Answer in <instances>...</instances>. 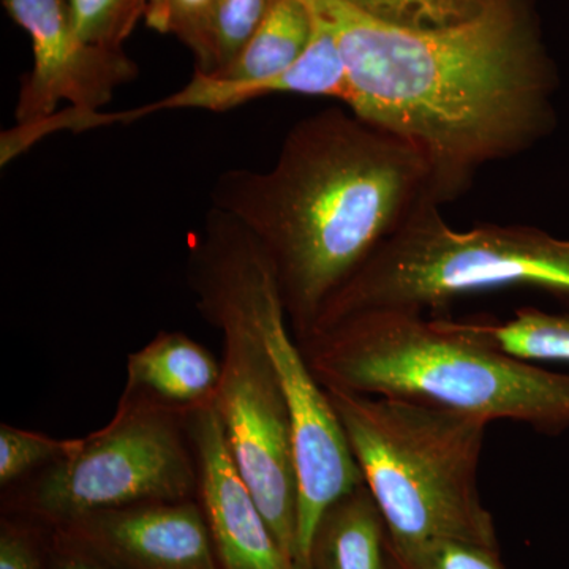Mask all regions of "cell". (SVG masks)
I'll return each mask as SVG.
<instances>
[{
  "label": "cell",
  "instance_id": "22",
  "mask_svg": "<svg viewBox=\"0 0 569 569\" xmlns=\"http://www.w3.org/2000/svg\"><path fill=\"white\" fill-rule=\"evenodd\" d=\"M33 520L3 519L0 527V569H47L48 537Z\"/></svg>",
  "mask_w": 569,
  "mask_h": 569
},
{
  "label": "cell",
  "instance_id": "21",
  "mask_svg": "<svg viewBox=\"0 0 569 569\" xmlns=\"http://www.w3.org/2000/svg\"><path fill=\"white\" fill-rule=\"evenodd\" d=\"M381 20L408 28H445L471 20L488 0H355Z\"/></svg>",
  "mask_w": 569,
  "mask_h": 569
},
{
  "label": "cell",
  "instance_id": "7",
  "mask_svg": "<svg viewBox=\"0 0 569 569\" xmlns=\"http://www.w3.org/2000/svg\"><path fill=\"white\" fill-rule=\"evenodd\" d=\"M194 492L198 468L186 411L123 392L111 421L50 466L22 511L52 530L107 509L192 500Z\"/></svg>",
  "mask_w": 569,
  "mask_h": 569
},
{
  "label": "cell",
  "instance_id": "20",
  "mask_svg": "<svg viewBox=\"0 0 569 569\" xmlns=\"http://www.w3.org/2000/svg\"><path fill=\"white\" fill-rule=\"evenodd\" d=\"M80 438L59 440L10 425L0 426V485L2 488L43 463L58 462L77 449Z\"/></svg>",
  "mask_w": 569,
  "mask_h": 569
},
{
  "label": "cell",
  "instance_id": "8",
  "mask_svg": "<svg viewBox=\"0 0 569 569\" xmlns=\"http://www.w3.org/2000/svg\"><path fill=\"white\" fill-rule=\"evenodd\" d=\"M230 219L236 263L247 301L279 373L290 410L298 485L296 565L305 569L310 537L325 509L365 481L331 399L313 376L291 331L268 254L238 220Z\"/></svg>",
  "mask_w": 569,
  "mask_h": 569
},
{
  "label": "cell",
  "instance_id": "12",
  "mask_svg": "<svg viewBox=\"0 0 569 569\" xmlns=\"http://www.w3.org/2000/svg\"><path fill=\"white\" fill-rule=\"evenodd\" d=\"M310 3V2H309ZM316 17V32L309 48L291 69L264 81L239 82L193 74L192 81L181 91L159 102L148 104L149 114L164 110L228 111L239 104L271 96V93H301V96L331 97L347 103L350 86L346 63L331 26L323 14L310 3Z\"/></svg>",
  "mask_w": 569,
  "mask_h": 569
},
{
  "label": "cell",
  "instance_id": "18",
  "mask_svg": "<svg viewBox=\"0 0 569 569\" xmlns=\"http://www.w3.org/2000/svg\"><path fill=\"white\" fill-rule=\"evenodd\" d=\"M387 556L388 569H507L500 548L460 539L399 542L388 535Z\"/></svg>",
  "mask_w": 569,
  "mask_h": 569
},
{
  "label": "cell",
  "instance_id": "23",
  "mask_svg": "<svg viewBox=\"0 0 569 569\" xmlns=\"http://www.w3.org/2000/svg\"><path fill=\"white\" fill-rule=\"evenodd\" d=\"M212 0H148L144 20L153 31L181 37L200 20Z\"/></svg>",
  "mask_w": 569,
  "mask_h": 569
},
{
  "label": "cell",
  "instance_id": "16",
  "mask_svg": "<svg viewBox=\"0 0 569 569\" xmlns=\"http://www.w3.org/2000/svg\"><path fill=\"white\" fill-rule=\"evenodd\" d=\"M458 331L522 361L569 365V313L522 307L509 320L493 317L451 318Z\"/></svg>",
  "mask_w": 569,
  "mask_h": 569
},
{
  "label": "cell",
  "instance_id": "14",
  "mask_svg": "<svg viewBox=\"0 0 569 569\" xmlns=\"http://www.w3.org/2000/svg\"><path fill=\"white\" fill-rule=\"evenodd\" d=\"M387 545V520L361 482L318 519L305 569H388Z\"/></svg>",
  "mask_w": 569,
  "mask_h": 569
},
{
  "label": "cell",
  "instance_id": "3",
  "mask_svg": "<svg viewBox=\"0 0 569 569\" xmlns=\"http://www.w3.org/2000/svg\"><path fill=\"white\" fill-rule=\"evenodd\" d=\"M298 342L325 388L418 400L542 436L569 430V373L477 342L447 316L365 310Z\"/></svg>",
  "mask_w": 569,
  "mask_h": 569
},
{
  "label": "cell",
  "instance_id": "4",
  "mask_svg": "<svg viewBox=\"0 0 569 569\" xmlns=\"http://www.w3.org/2000/svg\"><path fill=\"white\" fill-rule=\"evenodd\" d=\"M325 389L389 538L500 548L478 486L489 422L418 400Z\"/></svg>",
  "mask_w": 569,
  "mask_h": 569
},
{
  "label": "cell",
  "instance_id": "13",
  "mask_svg": "<svg viewBox=\"0 0 569 569\" xmlns=\"http://www.w3.org/2000/svg\"><path fill=\"white\" fill-rule=\"evenodd\" d=\"M222 366L183 332L163 331L127 359L126 395H144L164 406L192 410L212 403Z\"/></svg>",
  "mask_w": 569,
  "mask_h": 569
},
{
  "label": "cell",
  "instance_id": "15",
  "mask_svg": "<svg viewBox=\"0 0 569 569\" xmlns=\"http://www.w3.org/2000/svg\"><path fill=\"white\" fill-rule=\"evenodd\" d=\"M316 32L309 0H271L241 54L217 80L254 82L279 77L301 59Z\"/></svg>",
  "mask_w": 569,
  "mask_h": 569
},
{
  "label": "cell",
  "instance_id": "10",
  "mask_svg": "<svg viewBox=\"0 0 569 569\" xmlns=\"http://www.w3.org/2000/svg\"><path fill=\"white\" fill-rule=\"evenodd\" d=\"M198 496L220 569H298L236 466L212 403L186 411Z\"/></svg>",
  "mask_w": 569,
  "mask_h": 569
},
{
  "label": "cell",
  "instance_id": "2",
  "mask_svg": "<svg viewBox=\"0 0 569 569\" xmlns=\"http://www.w3.org/2000/svg\"><path fill=\"white\" fill-rule=\"evenodd\" d=\"M429 201L437 203L425 153L348 108L302 119L284 137L274 167L227 171L212 190V208L238 220L268 254L298 340Z\"/></svg>",
  "mask_w": 569,
  "mask_h": 569
},
{
  "label": "cell",
  "instance_id": "19",
  "mask_svg": "<svg viewBox=\"0 0 569 569\" xmlns=\"http://www.w3.org/2000/svg\"><path fill=\"white\" fill-rule=\"evenodd\" d=\"M74 31L86 43L121 51L144 18L148 0H63Z\"/></svg>",
  "mask_w": 569,
  "mask_h": 569
},
{
  "label": "cell",
  "instance_id": "9",
  "mask_svg": "<svg viewBox=\"0 0 569 569\" xmlns=\"http://www.w3.org/2000/svg\"><path fill=\"white\" fill-rule=\"evenodd\" d=\"M11 20L32 40L33 66L18 93L17 126H36L58 112L99 111L116 89L137 77L122 50L93 47L74 31L63 0H3Z\"/></svg>",
  "mask_w": 569,
  "mask_h": 569
},
{
  "label": "cell",
  "instance_id": "1",
  "mask_svg": "<svg viewBox=\"0 0 569 569\" xmlns=\"http://www.w3.org/2000/svg\"><path fill=\"white\" fill-rule=\"evenodd\" d=\"M310 2L346 63L348 110L425 153L438 204L556 126L557 71L535 0H488L471 20L426 29L381 20L355 0Z\"/></svg>",
  "mask_w": 569,
  "mask_h": 569
},
{
  "label": "cell",
  "instance_id": "17",
  "mask_svg": "<svg viewBox=\"0 0 569 569\" xmlns=\"http://www.w3.org/2000/svg\"><path fill=\"white\" fill-rule=\"evenodd\" d=\"M271 0H212L181 40L194 56V73L217 77L236 61L263 20Z\"/></svg>",
  "mask_w": 569,
  "mask_h": 569
},
{
  "label": "cell",
  "instance_id": "24",
  "mask_svg": "<svg viewBox=\"0 0 569 569\" xmlns=\"http://www.w3.org/2000/svg\"><path fill=\"white\" fill-rule=\"evenodd\" d=\"M47 569H114L91 549L62 530L48 535Z\"/></svg>",
  "mask_w": 569,
  "mask_h": 569
},
{
  "label": "cell",
  "instance_id": "5",
  "mask_svg": "<svg viewBox=\"0 0 569 569\" xmlns=\"http://www.w3.org/2000/svg\"><path fill=\"white\" fill-rule=\"evenodd\" d=\"M440 208L422 204L378 247L326 302L310 332L372 309L440 316L460 298L492 291H537L569 306V239L530 224L458 231Z\"/></svg>",
  "mask_w": 569,
  "mask_h": 569
},
{
  "label": "cell",
  "instance_id": "11",
  "mask_svg": "<svg viewBox=\"0 0 569 569\" xmlns=\"http://www.w3.org/2000/svg\"><path fill=\"white\" fill-rule=\"evenodd\" d=\"M52 530L114 569H220L203 508L193 500L107 509Z\"/></svg>",
  "mask_w": 569,
  "mask_h": 569
},
{
  "label": "cell",
  "instance_id": "6",
  "mask_svg": "<svg viewBox=\"0 0 569 569\" xmlns=\"http://www.w3.org/2000/svg\"><path fill=\"white\" fill-rule=\"evenodd\" d=\"M189 277L201 316L222 335V376L213 407L228 447L269 527L296 563L298 485L290 410L247 301L230 217L219 209L211 208L194 236Z\"/></svg>",
  "mask_w": 569,
  "mask_h": 569
}]
</instances>
